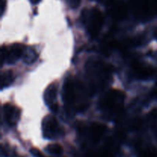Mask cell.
I'll use <instances>...</instances> for the list:
<instances>
[{
	"label": "cell",
	"mask_w": 157,
	"mask_h": 157,
	"mask_svg": "<svg viewBox=\"0 0 157 157\" xmlns=\"http://www.w3.org/2000/svg\"><path fill=\"white\" fill-rule=\"evenodd\" d=\"M84 84L78 80L68 78L64 81L62 97L66 110L70 113L82 111L88 105V95Z\"/></svg>",
	"instance_id": "cell-1"
},
{
	"label": "cell",
	"mask_w": 157,
	"mask_h": 157,
	"mask_svg": "<svg viewBox=\"0 0 157 157\" xmlns=\"http://www.w3.org/2000/svg\"><path fill=\"white\" fill-rule=\"evenodd\" d=\"M89 84L94 90H100L109 84L111 78L110 66L98 60H90L85 65Z\"/></svg>",
	"instance_id": "cell-2"
},
{
	"label": "cell",
	"mask_w": 157,
	"mask_h": 157,
	"mask_svg": "<svg viewBox=\"0 0 157 157\" xmlns=\"http://www.w3.org/2000/svg\"><path fill=\"white\" fill-rule=\"evenodd\" d=\"M125 94L118 90H111L104 95L101 101V108L105 114L110 117H117L124 110Z\"/></svg>",
	"instance_id": "cell-3"
},
{
	"label": "cell",
	"mask_w": 157,
	"mask_h": 157,
	"mask_svg": "<svg viewBox=\"0 0 157 157\" xmlns=\"http://www.w3.org/2000/svg\"><path fill=\"white\" fill-rule=\"evenodd\" d=\"M84 20L90 36L92 38H96L99 35L104 23V17L101 11L97 8H94L89 13L85 14Z\"/></svg>",
	"instance_id": "cell-4"
},
{
	"label": "cell",
	"mask_w": 157,
	"mask_h": 157,
	"mask_svg": "<svg viewBox=\"0 0 157 157\" xmlns=\"http://www.w3.org/2000/svg\"><path fill=\"white\" fill-rule=\"evenodd\" d=\"M42 133L43 136L49 140H55L63 134L58 120L52 115H48L43 119Z\"/></svg>",
	"instance_id": "cell-5"
},
{
	"label": "cell",
	"mask_w": 157,
	"mask_h": 157,
	"mask_svg": "<svg viewBox=\"0 0 157 157\" xmlns=\"http://www.w3.org/2000/svg\"><path fill=\"white\" fill-rule=\"evenodd\" d=\"M57 94H58V87L55 84L49 85L46 88L44 94V102L54 113H56L58 110V104L57 103Z\"/></svg>",
	"instance_id": "cell-6"
},
{
	"label": "cell",
	"mask_w": 157,
	"mask_h": 157,
	"mask_svg": "<svg viewBox=\"0 0 157 157\" xmlns=\"http://www.w3.org/2000/svg\"><path fill=\"white\" fill-rule=\"evenodd\" d=\"M2 113L6 122L9 126H15L20 119V110L10 104H6L2 107Z\"/></svg>",
	"instance_id": "cell-7"
},
{
	"label": "cell",
	"mask_w": 157,
	"mask_h": 157,
	"mask_svg": "<svg viewBox=\"0 0 157 157\" xmlns=\"http://www.w3.org/2000/svg\"><path fill=\"white\" fill-rule=\"evenodd\" d=\"M132 67L134 75L140 79H148L155 73L153 67L139 61H135Z\"/></svg>",
	"instance_id": "cell-8"
},
{
	"label": "cell",
	"mask_w": 157,
	"mask_h": 157,
	"mask_svg": "<svg viewBox=\"0 0 157 157\" xmlns=\"http://www.w3.org/2000/svg\"><path fill=\"white\" fill-rule=\"evenodd\" d=\"M25 52L24 46L21 44H14L10 48H6V59L8 64H14L23 55Z\"/></svg>",
	"instance_id": "cell-9"
},
{
	"label": "cell",
	"mask_w": 157,
	"mask_h": 157,
	"mask_svg": "<svg viewBox=\"0 0 157 157\" xmlns=\"http://www.w3.org/2000/svg\"><path fill=\"white\" fill-rule=\"evenodd\" d=\"M107 131V127L100 123H94L89 130V134L92 142L94 144L99 142Z\"/></svg>",
	"instance_id": "cell-10"
},
{
	"label": "cell",
	"mask_w": 157,
	"mask_h": 157,
	"mask_svg": "<svg viewBox=\"0 0 157 157\" xmlns=\"http://www.w3.org/2000/svg\"><path fill=\"white\" fill-rule=\"evenodd\" d=\"M110 12L115 18H124L127 14V9L122 3L114 2L111 5Z\"/></svg>",
	"instance_id": "cell-11"
},
{
	"label": "cell",
	"mask_w": 157,
	"mask_h": 157,
	"mask_svg": "<svg viewBox=\"0 0 157 157\" xmlns=\"http://www.w3.org/2000/svg\"><path fill=\"white\" fill-rule=\"evenodd\" d=\"M14 81V75L13 72L12 71H3L1 75V89L7 87L13 82Z\"/></svg>",
	"instance_id": "cell-12"
},
{
	"label": "cell",
	"mask_w": 157,
	"mask_h": 157,
	"mask_svg": "<svg viewBox=\"0 0 157 157\" xmlns=\"http://www.w3.org/2000/svg\"><path fill=\"white\" fill-rule=\"evenodd\" d=\"M38 58L37 52L33 48H27L25 50L23 54V59L24 61L28 64H31L35 61V60Z\"/></svg>",
	"instance_id": "cell-13"
},
{
	"label": "cell",
	"mask_w": 157,
	"mask_h": 157,
	"mask_svg": "<svg viewBox=\"0 0 157 157\" xmlns=\"http://www.w3.org/2000/svg\"><path fill=\"white\" fill-rule=\"evenodd\" d=\"M140 157H157V150L152 146L141 148L140 150Z\"/></svg>",
	"instance_id": "cell-14"
},
{
	"label": "cell",
	"mask_w": 157,
	"mask_h": 157,
	"mask_svg": "<svg viewBox=\"0 0 157 157\" xmlns=\"http://www.w3.org/2000/svg\"><path fill=\"white\" fill-rule=\"evenodd\" d=\"M46 151L52 155L59 156V155L62 154L63 148L60 144H52L47 146V147H46Z\"/></svg>",
	"instance_id": "cell-15"
},
{
	"label": "cell",
	"mask_w": 157,
	"mask_h": 157,
	"mask_svg": "<svg viewBox=\"0 0 157 157\" xmlns=\"http://www.w3.org/2000/svg\"><path fill=\"white\" fill-rule=\"evenodd\" d=\"M30 152L32 153V154L33 155V156H35V157H45L41 152H40L39 150H38V149L36 148L31 149Z\"/></svg>",
	"instance_id": "cell-16"
},
{
	"label": "cell",
	"mask_w": 157,
	"mask_h": 157,
	"mask_svg": "<svg viewBox=\"0 0 157 157\" xmlns=\"http://www.w3.org/2000/svg\"><path fill=\"white\" fill-rule=\"evenodd\" d=\"M69 5L72 9H76L79 6L80 3H81V0H68Z\"/></svg>",
	"instance_id": "cell-17"
},
{
	"label": "cell",
	"mask_w": 157,
	"mask_h": 157,
	"mask_svg": "<svg viewBox=\"0 0 157 157\" xmlns=\"http://www.w3.org/2000/svg\"><path fill=\"white\" fill-rule=\"evenodd\" d=\"M149 117H150V119L151 120V121H156V120L157 119V110L156 109H154V110H153L151 112H150V114H149Z\"/></svg>",
	"instance_id": "cell-18"
},
{
	"label": "cell",
	"mask_w": 157,
	"mask_h": 157,
	"mask_svg": "<svg viewBox=\"0 0 157 157\" xmlns=\"http://www.w3.org/2000/svg\"><path fill=\"white\" fill-rule=\"evenodd\" d=\"M6 0H0V8H1V14L2 15H3L6 9Z\"/></svg>",
	"instance_id": "cell-19"
},
{
	"label": "cell",
	"mask_w": 157,
	"mask_h": 157,
	"mask_svg": "<svg viewBox=\"0 0 157 157\" xmlns=\"http://www.w3.org/2000/svg\"><path fill=\"white\" fill-rule=\"evenodd\" d=\"M153 94H154V95L157 96V82L156 84V87H155V88L153 89Z\"/></svg>",
	"instance_id": "cell-20"
},
{
	"label": "cell",
	"mask_w": 157,
	"mask_h": 157,
	"mask_svg": "<svg viewBox=\"0 0 157 157\" xmlns=\"http://www.w3.org/2000/svg\"><path fill=\"white\" fill-rule=\"evenodd\" d=\"M40 1H41V0H31V2H32L33 4H37V3L39 2Z\"/></svg>",
	"instance_id": "cell-21"
}]
</instances>
